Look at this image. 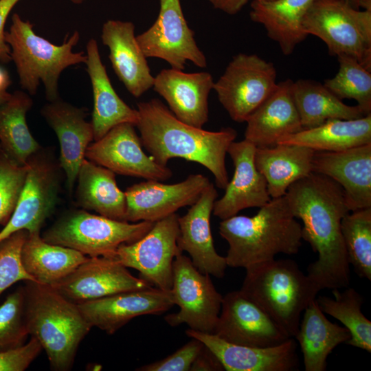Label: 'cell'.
<instances>
[{"label": "cell", "mask_w": 371, "mask_h": 371, "mask_svg": "<svg viewBox=\"0 0 371 371\" xmlns=\"http://www.w3.org/2000/svg\"><path fill=\"white\" fill-rule=\"evenodd\" d=\"M284 196L293 215L302 221V240L318 256L308 266L307 275L320 291L348 287L350 264L341 223L350 211L342 188L312 172L293 183Z\"/></svg>", "instance_id": "6da1fadb"}, {"label": "cell", "mask_w": 371, "mask_h": 371, "mask_svg": "<svg viewBox=\"0 0 371 371\" xmlns=\"http://www.w3.org/2000/svg\"><path fill=\"white\" fill-rule=\"evenodd\" d=\"M136 126L142 145L159 164L181 158L198 163L209 170L221 189L229 182L225 157L237 132L231 127L210 131L183 122L159 100L151 99L137 104Z\"/></svg>", "instance_id": "7a4b0ae2"}, {"label": "cell", "mask_w": 371, "mask_h": 371, "mask_svg": "<svg viewBox=\"0 0 371 371\" xmlns=\"http://www.w3.org/2000/svg\"><path fill=\"white\" fill-rule=\"evenodd\" d=\"M218 229L229 245L225 257L230 267L246 269L280 254L295 255L302 246V225L284 196L271 199L253 216L222 220Z\"/></svg>", "instance_id": "3957f363"}, {"label": "cell", "mask_w": 371, "mask_h": 371, "mask_svg": "<svg viewBox=\"0 0 371 371\" xmlns=\"http://www.w3.org/2000/svg\"><path fill=\"white\" fill-rule=\"evenodd\" d=\"M25 283V317L29 335L41 345L52 370H71L80 343L92 328L78 304L52 286L30 280Z\"/></svg>", "instance_id": "277c9868"}, {"label": "cell", "mask_w": 371, "mask_h": 371, "mask_svg": "<svg viewBox=\"0 0 371 371\" xmlns=\"http://www.w3.org/2000/svg\"><path fill=\"white\" fill-rule=\"evenodd\" d=\"M245 270L240 291L294 338L304 311L319 289L291 259H273Z\"/></svg>", "instance_id": "5b68a950"}, {"label": "cell", "mask_w": 371, "mask_h": 371, "mask_svg": "<svg viewBox=\"0 0 371 371\" xmlns=\"http://www.w3.org/2000/svg\"><path fill=\"white\" fill-rule=\"evenodd\" d=\"M79 39L80 34L75 31L61 45L53 44L36 34L32 23L22 19L17 13L13 14L9 30L5 31V41L21 88L34 95L42 82L47 100H58L61 73L68 67L87 62L84 52L72 50Z\"/></svg>", "instance_id": "8992f818"}, {"label": "cell", "mask_w": 371, "mask_h": 371, "mask_svg": "<svg viewBox=\"0 0 371 371\" xmlns=\"http://www.w3.org/2000/svg\"><path fill=\"white\" fill-rule=\"evenodd\" d=\"M154 223L117 221L82 209L63 215L41 237L47 243L74 249L88 257L115 258L121 245L138 240Z\"/></svg>", "instance_id": "52a82bcc"}, {"label": "cell", "mask_w": 371, "mask_h": 371, "mask_svg": "<svg viewBox=\"0 0 371 371\" xmlns=\"http://www.w3.org/2000/svg\"><path fill=\"white\" fill-rule=\"evenodd\" d=\"M303 28L320 38L330 55H346L371 71V10H357L341 0H314Z\"/></svg>", "instance_id": "ba28073f"}, {"label": "cell", "mask_w": 371, "mask_h": 371, "mask_svg": "<svg viewBox=\"0 0 371 371\" xmlns=\"http://www.w3.org/2000/svg\"><path fill=\"white\" fill-rule=\"evenodd\" d=\"M277 71L271 62L256 54L234 56L213 89L229 117L245 122L275 91Z\"/></svg>", "instance_id": "9c48e42d"}, {"label": "cell", "mask_w": 371, "mask_h": 371, "mask_svg": "<svg viewBox=\"0 0 371 371\" xmlns=\"http://www.w3.org/2000/svg\"><path fill=\"white\" fill-rule=\"evenodd\" d=\"M170 293L179 311L164 317L170 326L186 324L190 329L214 334L223 296L210 275L201 272L190 258L182 254L173 261Z\"/></svg>", "instance_id": "30bf717a"}, {"label": "cell", "mask_w": 371, "mask_h": 371, "mask_svg": "<svg viewBox=\"0 0 371 371\" xmlns=\"http://www.w3.org/2000/svg\"><path fill=\"white\" fill-rule=\"evenodd\" d=\"M27 164L23 189L10 220L0 231V243L20 230L41 232L58 203L60 164L41 149L31 156Z\"/></svg>", "instance_id": "8fae6325"}, {"label": "cell", "mask_w": 371, "mask_h": 371, "mask_svg": "<svg viewBox=\"0 0 371 371\" xmlns=\"http://www.w3.org/2000/svg\"><path fill=\"white\" fill-rule=\"evenodd\" d=\"M179 216L175 213L155 222L152 228L138 240L121 245L115 259L127 268L139 272L140 278L150 285L170 291L172 265L182 254L178 246Z\"/></svg>", "instance_id": "7c38bea8"}, {"label": "cell", "mask_w": 371, "mask_h": 371, "mask_svg": "<svg viewBox=\"0 0 371 371\" xmlns=\"http://www.w3.org/2000/svg\"><path fill=\"white\" fill-rule=\"evenodd\" d=\"M160 9L155 23L136 36L146 58L166 61L171 68L183 70L188 61L205 67L206 58L199 48L194 32L183 16L180 0H159Z\"/></svg>", "instance_id": "4fadbf2b"}, {"label": "cell", "mask_w": 371, "mask_h": 371, "mask_svg": "<svg viewBox=\"0 0 371 371\" xmlns=\"http://www.w3.org/2000/svg\"><path fill=\"white\" fill-rule=\"evenodd\" d=\"M135 126L130 123L114 126L102 137L90 144L85 158L115 174L146 180L168 179L172 175L171 170L144 153Z\"/></svg>", "instance_id": "5bb4252c"}, {"label": "cell", "mask_w": 371, "mask_h": 371, "mask_svg": "<svg viewBox=\"0 0 371 371\" xmlns=\"http://www.w3.org/2000/svg\"><path fill=\"white\" fill-rule=\"evenodd\" d=\"M210 183L201 174L189 175L182 181L166 184L146 180L127 188L125 221L156 222L185 206H190Z\"/></svg>", "instance_id": "9a60e30c"}, {"label": "cell", "mask_w": 371, "mask_h": 371, "mask_svg": "<svg viewBox=\"0 0 371 371\" xmlns=\"http://www.w3.org/2000/svg\"><path fill=\"white\" fill-rule=\"evenodd\" d=\"M214 334L232 344L255 347L274 346L290 338L240 290L230 291L223 296Z\"/></svg>", "instance_id": "2e32d148"}, {"label": "cell", "mask_w": 371, "mask_h": 371, "mask_svg": "<svg viewBox=\"0 0 371 371\" xmlns=\"http://www.w3.org/2000/svg\"><path fill=\"white\" fill-rule=\"evenodd\" d=\"M52 286L69 300L80 304L119 293L150 288L151 285L133 276L115 258L88 257L72 273Z\"/></svg>", "instance_id": "e0dca14e"}, {"label": "cell", "mask_w": 371, "mask_h": 371, "mask_svg": "<svg viewBox=\"0 0 371 371\" xmlns=\"http://www.w3.org/2000/svg\"><path fill=\"white\" fill-rule=\"evenodd\" d=\"M91 328L113 335L133 318L161 315L174 305L170 291L156 287L129 291L77 304Z\"/></svg>", "instance_id": "ac0fdd59"}, {"label": "cell", "mask_w": 371, "mask_h": 371, "mask_svg": "<svg viewBox=\"0 0 371 371\" xmlns=\"http://www.w3.org/2000/svg\"><path fill=\"white\" fill-rule=\"evenodd\" d=\"M186 334L201 341L227 371H292L298 368L293 337L274 346L255 347L232 344L214 334L190 328Z\"/></svg>", "instance_id": "d6986e66"}, {"label": "cell", "mask_w": 371, "mask_h": 371, "mask_svg": "<svg viewBox=\"0 0 371 371\" xmlns=\"http://www.w3.org/2000/svg\"><path fill=\"white\" fill-rule=\"evenodd\" d=\"M312 170L342 188L350 212L371 207V143L339 151H315Z\"/></svg>", "instance_id": "ffe728a7"}, {"label": "cell", "mask_w": 371, "mask_h": 371, "mask_svg": "<svg viewBox=\"0 0 371 371\" xmlns=\"http://www.w3.org/2000/svg\"><path fill=\"white\" fill-rule=\"evenodd\" d=\"M256 146L244 139L234 141L227 150L234 171L225 194L214 203L212 212L221 220L250 207H261L271 199L267 183L255 164Z\"/></svg>", "instance_id": "44dd1931"}, {"label": "cell", "mask_w": 371, "mask_h": 371, "mask_svg": "<svg viewBox=\"0 0 371 371\" xmlns=\"http://www.w3.org/2000/svg\"><path fill=\"white\" fill-rule=\"evenodd\" d=\"M218 194L210 183L187 213L179 216L180 249L190 256L193 265L201 272L223 278L227 267L225 257L215 249L210 229V216Z\"/></svg>", "instance_id": "7402d4cb"}, {"label": "cell", "mask_w": 371, "mask_h": 371, "mask_svg": "<svg viewBox=\"0 0 371 371\" xmlns=\"http://www.w3.org/2000/svg\"><path fill=\"white\" fill-rule=\"evenodd\" d=\"M41 113L58 139L59 164L66 175L68 191L71 193L86 150L94 140L92 124L86 120L88 111L58 98L44 105Z\"/></svg>", "instance_id": "603a6c76"}, {"label": "cell", "mask_w": 371, "mask_h": 371, "mask_svg": "<svg viewBox=\"0 0 371 371\" xmlns=\"http://www.w3.org/2000/svg\"><path fill=\"white\" fill-rule=\"evenodd\" d=\"M214 80L208 72L186 73L164 69L154 77L153 87L177 118L198 128L208 121V98Z\"/></svg>", "instance_id": "cb8c5ba5"}, {"label": "cell", "mask_w": 371, "mask_h": 371, "mask_svg": "<svg viewBox=\"0 0 371 371\" xmlns=\"http://www.w3.org/2000/svg\"><path fill=\"white\" fill-rule=\"evenodd\" d=\"M101 40L109 49L113 71L133 96L139 98L153 87L154 76L137 43L132 22L106 21L102 27Z\"/></svg>", "instance_id": "d4e9b609"}, {"label": "cell", "mask_w": 371, "mask_h": 371, "mask_svg": "<svg viewBox=\"0 0 371 371\" xmlns=\"http://www.w3.org/2000/svg\"><path fill=\"white\" fill-rule=\"evenodd\" d=\"M292 81L278 82L273 93L245 122V139L257 148L274 146L282 137L303 129L291 95Z\"/></svg>", "instance_id": "484cf974"}, {"label": "cell", "mask_w": 371, "mask_h": 371, "mask_svg": "<svg viewBox=\"0 0 371 371\" xmlns=\"http://www.w3.org/2000/svg\"><path fill=\"white\" fill-rule=\"evenodd\" d=\"M87 71L91 84L93 108L91 124L94 141L114 126L123 123L135 126L139 121L137 109L131 108L117 94L102 62L97 41L91 38L86 46Z\"/></svg>", "instance_id": "4316f807"}, {"label": "cell", "mask_w": 371, "mask_h": 371, "mask_svg": "<svg viewBox=\"0 0 371 371\" xmlns=\"http://www.w3.org/2000/svg\"><path fill=\"white\" fill-rule=\"evenodd\" d=\"M315 150L295 144H276L256 149L255 164L267 183L271 199L284 196L297 181L311 174Z\"/></svg>", "instance_id": "83f0119b"}, {"label": "cell", "mask_w": 371, "mask_h": 371, "mask_svg": "<svg viewBox=\"0 0 371 371\" xmlns=\"http://www.w3.org/2000/svg\"><path fill=\"white\" fill-rule=\"evenodd\" d=\"M313 1L253 0L249 16L251 21L265 27L268 37L288 56L308 36L303 28V21Z\"/></svg>", "instance_id": "f1b7e54d"}, {"label": "cell", "mask_w": 371, "mask_h": 371, "mask_svg": "<svg viewBox=\"0 0 371 371\" xmlns=\"http://www.w3.org/2000/svg\"><path fill=\"white\" fill-rule=\"evenodd\" d=\"M297 333L298 342L306 371H325L327 358L339 344H346L350 334L346 328L331 322L317 306L315 300L302 315Z\"/></svg>", "instance_id": "f546056e"}, {"label": "cell", "mask_w": 371, "mask_h": 371, "mask_svg": "<svg viewBox=\"0 0 371 371\" xmlns=\"http://www.w3.org/2000/svg\"><path fill=\"white\" fill-rule=\"evenodd\" d=\"M76 181L78 206L111 219L126 221L125 193L117 186L115 173L85 158Z\"/></svg>", "instance_id": "4dcf8cb0"}, {"label": "cell", "mask_w": 371, "mask_h": 371, "mask_svg": "<svg viewBox=\"0 0 371 371\" xmlns=\"http://www.w3.org/2000/svg\"><path fill=\"white\" fill-rule=\"evenodd\" d=\"M25 270L36 282L52 286L87 259L82 253L46 242L40 232L28 233L21 249Z\"/></svg>", "instance_id": "1f68e13d"}, {"label": "cell", "mask_w": 371, "mask_h": 371, "mask_svg": "<svg viewBox=\"0 0 371 371\" xmlns=\"http://www.w3.org/2000/svg\"><path fill=\"white\" fill-rule=\"evenodd\" d=\"M371 143V113L353 120L332 119L280 139L277 144H295L315 151H339Z\"/></svg>", "instance_id": "d6a6232c"}, {"label": "cell", "mask_w": 371, "mask_h": 371, "mask_svg": "<svg viewBox=\"0 0 371 371\" xmlns=\"http://www.w3.org/2000/svg\"><path fill=\"white\" fill-rule=\"evenodd\" d=\"M291 95L303 128L332 119L353 120L366 115L357 105L345 104L324 84L310 79L292 81Z\"/></svg>", "instance_id": "836d02e7"}, {"label": "cell", "mask_w": 371, "mask_h": 371, "mask_svg": "<svg viewBox=\"0 0 371 371\" xmlns=\"http://www.w3.org/2000/svg\"><path fill=\"white\" fill-rule=\"evenodd\" d=\"M32 104L30 95L17 90L0 105V149L21 166L27 164L30 157L41 149L26 122Z\"/></svg>", "instance_id": "e575fe53"}, {"label": "cell", "mask_w": 371, "mask_h": 371, "mask_svg": "<svg viewBox=\"0 0 371 371\" xmlns=\"http://www.w3.org/2000/svg\"><path fill=\"white\" fill-rule=\"evenodd\" d=\"M333 297L319 295L316 303L324 313L337 319L347 328L346 344L371 352V322L362 313L363 296L354 288L332 289Z\"/></svg>", "instance_id": "d590c367"}, {"label": "cell", "mask_w": 371, "mask_h": 371, "mask_svg": "<svg viewBox=\"0 0 371 371\" xmlns=\"http://www.w3.org/2000/svg\"><path fill=\"white\" fill-rule=\"evenodd\" d=\"M341 230L349 264L360 278L371 280V207L349 212Z\"/></svg>", "instance_id": "8d00e7d4"}, {"label": "cell", "mask_w": 371, "mask_h": 371, "mask_svg": "<svg viewBox=\"0 0 371 371\" xmlns=\"http://www.w3.org/2000/svg\"><path fill=\"white\" fill-rule=\"evenodd\" d=\"M339 69L324 85L341 100L352 99L366 115L371 113V71L357 59L346 55L337 56Z\"/></svg>", "instance_id": "74e56055"}, {"label": "cell", "mask_w": 371, "mask_h": 371, "mask_svg": "<svg viewBox=\"0 0 371 371\" xmlns=\"http://www.w3.org/2000/svg\"><path fill=\"white\" fill-rule=\"evenodd\" d=\"M29 335L24 308L23 287L10 293L0 306V352L20 347Z\"/></svg>", "instance_id": "f35d334b"}, {"label": "cell", "mask_w": 371, "mask_h": 371, "mask_svg": "<svg viewBox=\"0 0 371 371\" xmlns=\"http://www.w3.org/2000/svg\"><path fill=\"white\" fill-rule=\"evenodd\" d=\"M28 166L12 161L0 149V225L10 220L23 189Z\"/></svg>", "instance_id": "ab89813d"}, {"label": "cell", "mask_w": 371, "mask_h": 371, "mask_svg": "<svg viewBox=\"0 0 371 371\" xmlns=\"http://www.w3.org/2000/svg\"><path fill=\"white\" fill-rule=\"evenodd\" d=\"M27 234L20 230L0 243V295L17 282H36L21 262V249Z\"/></svg>", "instance_id": "60d3db41"}, {"label": "cell", "mask_w": 371, "mask_h": 371, "mask_svg": "<svg viewBox=\"0 0 371 371\" xmlns=\"http://www.w3.org/2000/svg\"><path fill=\"white\" fill-rule=\"evenodd\" d=\"M203 346L199 339L191 338L189 342L170 355L136 370L139 371H190L192 363Z\"/></svg>", "instance_id": "b9f144b4"}, {"label": "cell", "mask_w": 371, "mask_h": 371, "mask_svg": "<svg viewBox=\"0 0 371 371\" xmlns=\"http://www.w3.org/2000/svg\"><path fill=\"white\" fill-rule=\"evenodd\" d=\"M43 348L31 337L30 340L14 349L0 352V371H24L38 356Z\"/></svg>", "instance_id": "7bdbcfd3"}, {"label": "cell", "mask_w": 371, "mask_h": 371, "mask_svg": "<svg viewBox=\"0 0 371 371\" xmlns=\"http://www.w3.org/2000/svg\"><path fill=\"white\" fill-rule=\"evenodd\" d=\"M21 0H0V63L12 61L10 48L5 41V25L12 10Z\"/></svg>", "instance_id": "ee69618b"}, {"label": "cell", "mask_w": 371, "mask_h": 371, "mask_svg": "<svg viewBox=\"0 0 371 371\" xmlns=\"http://www.w3.org/2000/svg\"><path fill=\"white\" fill-rule=\"evenodd\" d=\"M204 345V344H203ZM221 371L224 368L216 357L204 345L192 363L190 371Z\"/></svg>", "instance_id": "f6af8a7d"}, {"label": "cell", "mask_w": 371, "mask_h": 371, "mask_svg": "<svg viewBox=\"0 0 371 371\" xmlns=\"http://www.w3.org/2000/svg\"><path fill=\"white\" fill-rule=\"evenodd\" d=\"M214 8L228 14H236L247 4L249 0H209Z\"/></svg>", "instance_id": "bcb514c9"}, {"label": "cell", "mask_w": 371, "mask_h": 371, "mask_svg": "<svg viewBox=\"0 0 371 371\" xmlns=\"http://www.w3.org/2000/svg\"><path fill=\"white\" fill-rule=\"evenodd\" d=\"M357 10H371V0H341Z\"/></svg>", "instance_id": "7dc6e473"}, {"label": "cell", "mask_w": 371, "mask_h": 371, "mask_svg": "<svg viewBox=\"0 0 371 371\" xmlns=\"http://www.w3.org/2000/svg\"><path fill=\"white\" fill-rule=\"evenodd\" d=\"M11 94L7 90L0 89V105L8 100L10 98Z\"/></svg>", "instance_id": "c3c4849f"}, {"label": "cell", "mask_w": 371, "mask_h": 371, "mask_svg": "<svg viewBox=\"0 0 371 371\" xmlns=\"http://www.w3.org/2000/svg\"><path fill=\"white\" fill-rule=\"evenodd\" d=\"M70 1L75 4H80L87 0H70Z\"/></svg>", "instance_id": "681fc988"}, {"label": "cell", "mask_w": 371, "mask_h": 371, "mask_svg": "<svg viewBox=\"0 0 371 371\" xmlns=\"http://www.w3.org/2000/svg\"><path fill=\"white\" fill-rule=\"evenodd\" d=\"M255 1H260V2H265V1H274V0H255Z\"/></svg>", "instance_id": "f907efd6"}]
</instances>
